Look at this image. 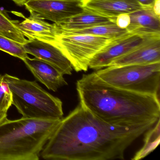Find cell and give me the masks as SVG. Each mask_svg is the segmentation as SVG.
I'll return each mask as SVG.
<instances>
[{
    "mask_svg": "<svg viewBox=\"0 0 160 160\" xmlns=\"http://www.w3.org/2000/svg\"><path fill=\"white\" fill-rule=\"evenodd\" d=\"M8 109L0 108V124L3 123L7 119V113Z\"/></svg>",
    "mask_w": 160,
    "mask_h": 160,
    "instance_id": "cb8c5ba5",
    "label": "cell"
},
{
    "mask_svg": "<svg viewBox=\"0 0 160 160\" xmlns=\"http://www.w3.org/2000/svg\"><path fill=\"white\" fill-rule=\"evenodd\" d=\"M144 144L135 153L132 160L143 159L156 149L160 142V118L151 128L146 132Z\"/></svg>",
    "mask_w": 160,
    "mask_h": 160,
    "instance_id": "ac0fdd59",
    "label": "cell"
},
{
    "mask_svg": "<svg viewBox=\"0 0 160 160\" xmlns=\"http://www.w3.org/2000/svg\"><path fill=\"white\" fill-rule=\"evenodd\" d=\"M28 40L27 42L23 44L27 54L51 64L63 75L72 74L73 69L71 62L57 46L42 40Z\"/></svg>",
    "mask_w": 160,
    "mask_h": 160,
    "instance_id": "9c48e42d",
    "label": "cell"
},
{
    "mask_svg": "<svg viewBox=\"0 0 160 160\" xmlns=\"http://www.w3.org/2000/svg\"><path fill=\"white\" fill-rule=\"evenodd\" d=\"M131 23V18L129 14L122 13L116 17L115 24L122 29H126Z\"/></svg>",
    "mask_w": 160,
    "mask_h": 160,
    "instance_id": "44dd1931",
    "label": "cell"
},
{
    "mask_svg": "<svg viewBox=\"0 0 160 160\" xmlns=\"http://www.w3.org/2000/svg\"><path fill=\"white\" fill-rule=\"evenodd\" d=\"M23 17L25 19L19 22L18 26L28 39H37L50 42L55 41L57 32L54 23L50 24L45 20L32 15L29 18Z\"/></svg>",
    "mask_w": 160,
    "mask_h": 160,
    "instance_id": "5bb4252c",
    "label": "cell"
},
{
    "mask_svg": "<svg viewBox=\"0 0 160 160\" xmlns=\"http://www.w3.org/2000/svg\"><path fill=\"white\" fill-rule=\"evenodd\" d=\"M18 20H13L5 12L0 10V34L19 43L28 41L20 30Z\"/></svg>",
    "mask_w": 160,
    "mask_h": 160,
    "instance_id": "e0dca14e",
    "label": "cell"
},
{
    "mask_svg": "<svg viewBox=\"0 0 160 160\" xmlns=\"http://www.w3.org/2000/svg\"><path fill=\"white\" fill-rule=\"evenodd\" d=\"M81 3L84 10L112 18L143 8L136 0H82Z\"/></svg>",
    "mask_w": 160,
    "mask_h": 160,
    "instance_id": "8fae6325",
    "label": "cell"
},
{
    "mask_svg": "<svg viewBox=\"0 0 160 160\" xmlns=\"http://www.w3.org/2000/svg\"><path fill=\"white\" fill-rule=\"evenodd\" d=\"M62 1H82V0H62Z\"/></svg>",
    "mask_w": 160,
    "mask_h": 160,
    "instance_id": "484cf974",
    "label": "cell"
},
{
    "mask_svg": "<svg viewBox=\"0 0 160 160\" xmlns=\"http://www.w3.org/2000/svg\"><path fill=\"white\" fill-rule=\"evenodd\" d=\"M150 37L129 32L113 39L92 58L88 67L96 71L108 67L113 61L138 47Z\"/></svg>",
    "mask_w": 160,
    "mask_h": 160,
    "instance_id": "ba28073f",
    "label": "cell"
},
{
    "mask_svg": "<svg viewBox=\"0 0 160 160\" xmlns=\"http://www.w3.org/2000/svg\"><path fill=\"white\" fill-rule=\"evenodd\" d=\"M116 18L107 17L84 10L81 13L74 16L59 24H55L57 33L78 30L97 25L115 23Z\"/></svg>",
    "mask_w": 160,
    "mask_h": 160,
    "instance_id": "9a60e30c",
    "label": "cell"
},
{
    "mask_svg": "<svg viewBox=\"0 0 160 160\" xmlns=\"http://www.w3.org/2000/svg\"><path fill=\"white\" fill-rule=\"evenodd\" d=\"M79 104L112 125L136 127L155 124L160 118L159 96L138 93L113 87L92 72L77 80Z\"/></svg>",
    "mask_w": 160,
    "mask_h": 160,
    "instance_id": "7a4b0ae2",
    "label": "cell"
},
{
    "mask_svg": "<svg viewBox=\"0 0 160 160\" xmlns=\"http://www.w3.org/2000/svg\"><path fill=\"white\" fill-rule=\"evenodd\" d=\"M94 72L102 81L113 87L159 96L160 62L109 66Z\"/></svg>",
    "mask_w": 160,
    "mask_h": 160,
    "instance_id": "5b68a950",
    "label": "cell"
},
{
    "mask_svg": "<svg viewBox=\"0 0 160 160\" xmlns=\"http://www.w3.org/2000/svg\"><path fill=\"white\" fill-rule=\"evenodd\" d=\"M22 61L35 78L48 89L56 92L68 85L64 75L48 62L35 58H31L29 57Z\"/></svg>",
    "mask_w": 160,
    "mask_h": 160,
    "instance_id": "7c38bea8",
    "label": "cell"
},
{
    "mask_svg": "<svg viewBox=\"0 0 160 160\" xmlns=\"http://www.w3.org/2000/svg\"><path fill=\"white\" fill-rule=\"evenodd\" d=\"M0 50L22 60L28 57L23 48V44L11 40L1 34H0Z\"/></svg>",
    "mask_w": 160,
    "mask_h": 160,
    "instance_id": "d6986e66",
    "label": "cell"
},
{
    "mask_svg": "<svg viewBox=\"0 0 160 160\" xmlns=\"http://www.w3.org/2000/svg\"><path fill=\"white\" fill-rule=\"evenodd\" d=\"M154 124L112 125L79 104L61 119L41 156L45 160H123L126 149Z\"/></svg>",
    "mask_w": 160,
    "mask_h": 160,
    "instance_id": "6da1fadb",
    "label": "cell"
},
{
    "mask_svg": "<svg viewBox=\"0 0 160 160\" xmlns=\"http://www.w3.org/2000/svg\"><path fill=\"white\" fill-rule=\"evenodd\" d=\"M16 5L19 6H24V4L26 3L28 0H11Z\"/></svg>",
    "mask_w": 160,
    "mask_h": 160,
    "instance_id": "d4e9b609",
    "label": "cell"
},
{
    "mask_svg": "<svg viewBox=\"0 0 160 160\" xmlns=\"http://www.w3.org/2000/svg\"><path fill=\"white\" fill-rule=\"evenodd\" d=\"M143 8H152L155 0H136Z\"/></svg>",
    "mask_w": 160,
    "mask_h": 160,
    "instance_id": "603a6c76",
    "label": "cell"
},
{
    "mask_svg": "<svg viewBox=\"0 0 160 160\" xmlns=\"http://www.w3.org/2000/svg\"><path fill=\"white\" fill-rule=\"evenodd\" d=\"M112 40L88 34L59 33L51 43L61 50L76 72H87L92 58Z\"/></svg>",
    "mask_w": 160,
    "mask_h": 160,
    "instance_id": "8992f818",
    "label": "cell"
},
{
    "mask_svg": "<svg viewBox=\"0 0 160 160\" xmlns=\"http://www.w3.org/2000/svg\"><path fill=\"white\" fill-rule=\"evenodd\" d=\"M12 94L13 105L23 118L55 119L63 118L62 102L35 81L3 75Z\"/></svg>",
    "mask_w": 160,
    "mask_h": 160,
    "instance_id": "277c9868",
    "label": "cell"
},
{
    "mask_svg": "<svg viewBox=\"0 0 160 160\" xmlns=\"http://www.w3.org/2000/svg\"><path fill=\"white\" fill-rule=\"evenodd\" d=\"M61 119H7L0 124V160H38Z\"/></svg>",
    "mask_w": 160,
    "mask_h": 160,
    "instance_id": "3957f363",
    "label": "cell"
},
{
    "mask_svg": "<svg viewBox=\"0 0 160 160\" xmlns=\"http://www.w3.org/2000/svg\"><path fill=\"white\" fill-rule=\"evenodd\" d=\"M126 29H122L117 26L115 23L97 25L91 28L78 30L59 32L68 34H88L93 36H101L109 39H115L128 33Z\"/></svg>",
    "mask_w": 160,
    "mask_h": 160,
    "instance_id": "2e32d148",
    "label": "cell"
},
{
    "mask_svg": "<svg viewBox=\"0 0 160 160\" xmlns=\"http://www.w3.org/2000/svg\"><path fill=\"white\" fill-rule=\"evenodd\" d=\"M152 9L155 15L160 18V0H155Z\"/></svg>",
    "mask_w": 160,
    "mask_h": 160,
    "instance_id": "7402d4cb",
    "label": "cell"
},
{
    "mask_svg": "<svg viewBox=\"0 0 160 160\" xmlns=\"http://www.w3.org/2000/svg\"><path fill=\"white\" fill-rule=\"evenodd\" d=\"M12 105V94L3 75L0 74V108L9 109Z\"/></svg>",
    "mask_w": 160,
    "mask_h": 160,
    "instance_id": "ffe728a7",
    "label": "cell"
},
{
    "mask_svg": "<svg viewBox=\"0 0 160 160\" xmlns=\"http://www.w3.org/2000/svg\"><path fill=\"white\" fill-rule=\"evenodd\" d=\"M129 14L128 32L148 36L160 35V18L155 15L152 8H143Z\"/></svg>",
    "mask_w": 160,
    "mask_h": 160,
    "instance_id": "4fadbf2b",
    "label": "cell"
},
{
    "mask_svg": "<svg viewBox=\"0 0 160 160\" xmlns=\"http://www.w3.org/2000/svg\"><path fill=\"white\" fill-rule=\"evenodd\" d=\"M158 62H160V35L148 38L138 47L113 61L109 66Z\"/></svg>",
    "mask_w": 160,
    "mask_h": 160,
    "instance_id": "30bf717a",
    "label": "cell"
},
{
    "mask_svg": "<svg viewBox=\"0 0 160 160\" xmlns=\"http://www.w3.org/2000/svg\"><path fill=\"white\" fill-rule=\"evenodd\" d=\"M24 6L30 15L57 24L84 11L81 1L28 0Z\"/></svg>",
    "mask_w": 160,
    "mask_h": 160,
    "instance_id": "52a82bcc",
    "label": "cell"
}]
</instances>
